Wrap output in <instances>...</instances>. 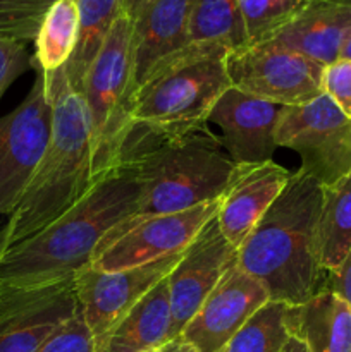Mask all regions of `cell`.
<instances>
[{
  "label": "cell",
  "mask_w": 351,
  "mask_h": 352,
  "mask_svg": "<svg viewBox=\"0 0 351 352\" xmlns=\"http://www.w3.org/2000/svg\"><path fill=\"white\" fill-rule=\"evenodd\" d=\"M140 192L134 168L120 162L64 215L0 254V285L31 287L76 277L92 265L103 237L133 215Z\"/></svg>",
  "instance_id": "obj_1"
},
{
  "label": "cell",
  "mask_w": 351,
  "mask_h": 352,
  "mask_svg": "<svg viewBox=\"0 0 351 352\" xmlns=\"http://www.w3.org/2000/svg\"><path fill=\"white\" fill-rule=\"evenodd\" d=\"M320 208L322 184L298 168L237 248V265L264 285L270 301L299 306L326 287L319 248Z\"/></svg>",
  "instance_id": "obj_2"
},
{
  "label": "cell",
  "mask_w": 351,
  "mask_h": 352,
  "mask_svg": "<svg viewBox=\"0 0 351 352\" xmlns=\"http://www.w3.org/2000/svg\"><path fill=\"white\" fill-rule=\"evenodd\" d=\"M43 78L52 105L50 141L33 181L2 226V253L55 222L102 177L93 172L85 98L72 88L65 65Z\"/></svg>",
  "instance_id": "obj_3"
},
{
  "label": "cell",
  "mask_w": 351,
  "mask_h": 352,
  "mask_svg": "<svg viewBox=\"0 0 351 352\" xmlns=\"http://www.w3.org/2000/svg\"><path fill=\"white\" fill-rule=\"evenodd\" d=\"M120 162L134 168L141 192L133 215L117 223L103 237L98 250L150 217L182 212L219 199L236 168L229 155L224 153L222 141L209 129L172 140L127 138Z\"/></svg>",
  "instance_id": "obj_4"
},
{
  "label": "cell",
  "mask_w": 351,
  "mask_h": 352,
  "mask_svg": "<svg viewBox=\"0 0 351 352\" xmlns=\"http://www.w3.org/2000/svg\"><path fill=\"white\" fill-rule=\"evenodd\" d=\"M227 48L189 43L162 58L138 86L127 138L172 140L206 129L220 96L231 88Z\"/></svg>",
  "instance_id": "obj_5"
},
{
  "label": "cell",
  "mask_w": 351,
  "mask_h": 352,
  "mask_svg": "<svg viewBox=\"0 0 351 352\" xmlns=\"http://www.w3.org/2000/svg\"><path fill=\"white\" fill-rule=\"evenodd\" d=\"M134 93L133 21L123 12L107 34L81 88L96 177L119 165L120 151L131 133Z\"/></svg>",
  "instance_id": "obj_6"
},
{
  "label": "cell",
  "mask_w": 351,
  "mask_h": 352,
  "mask_svg": "<svg viewBox=\"0 0 351 352\" xmlns=\"http://www.w3.org/2000/svg\"><path fill=\"white\" fill-rule=\"evenodd\" d=\"M275 144L296 151L299 168L322 186L351 172V120L326 93L303 105L282 107Z\"/></svg>",
  "instance_id": "obj_7"
},
{
  "label": "cell",
  "mask_w": 351,
  "mask_h": 352,
  "mask_svg": "<svg viewBox=\"0 0 351 352\" xmlns=\"http://www.w3.org/2000/svg\"><path fill=\"white\" fill-rule=\"evenodd\" d=\"M323 67L275 41L226 55V71L233 88L281 107L303 105L322 95Z\"/></svg>",
  "instance_id": "obj_8"
},
{
  "label": "cell",
  "mask_w": 351,
  "mask_h": 352,
  "mask_svg": "<svg viewBox=\"0 0 351 352\" xmlns=\"http://www.w3.org/2000/svg\"><path fill=\"white\" fill-rule=\"evenodd\" d=\"M52 133V105L43 74L17 109L0 117V217L14 212L33 181Z\"/></svg>",
  "instance_id": "obj_9"
},
{
  "label": "cell",
  "mask_w": 351,
  "mask_h": 352,
  "mask_svg": "<svg viewBox=\"0 0 351 352\" xmlns=\"http://www.w3.org/2000/svg\"><path fill=\"white\" fill-rule=\"evenodd\" d=\"M182 253L184 250L119 272H102L88 265L76 275L79 311L93 337L95 352L140 299L171 275Z\"/></svg>",
  "instance_id": "obj_10"
},
{
  "label": "cell",
  "mask_w": 351,
  "mask_h": 352,
  "mask_svg": "<svg viewBox=\"0 0 351 352\" xmlns=\"http://www.w3.org/2000/svg\"><path fill=\"white\" fill-rule=\"evenodd\" d=\"M78 311L74 277L31 287L0 285V352H36Z\"/></svg>",
  "instance_id": "obj_11"
},
{
  "label": "cell",
  "mask_w": 351,
  "mask_h": 352,
  "mask_svg": "<svg viewBox=\"0 0 351 352\" xmlns=\"http://www.w3.org/2000/svg\"><path fill=\"white\" fill-rule=\"evenodd\" d=\"M220 198L134 223L126 234L96 251L92 267L102 272L127 270L186 250L200 230L217 215Z\"/></svg>",
  "instance_id": "obj_12"
},
{
  "label": "cell",
  "mask_w": 351,
  "mask_h": 352,
  "mask_svg": "<svg viewBox=\"0 0 351 352\" xmlns=\"http://www.w3.org/2000/svg\"><path fill=\"white\" fill-rule=\"evenodd\" d=\"M236 260L237 250L224 237L215 215L186 248L167 277L172 342L179 339L182 329Z\"/></svg>",
  "instance_id": "obj_13"
},
{
  "label": "cell",
  "mask_w": 351,
  "mask_h": 352,
  "mask_svg": "<svg viewBox=\"0 0 351 352\" xmlns=\"http://www.w3.org/2000/svg\"><path fill=\"white\" fill-rule=\"evenodd\" d=\"M270 301L264 285L236 263L224 274L178 340L196 352H217Z\"/></svg>",
  "instance_id": "obj_14"
},
{
  "label": "cell",
  "mask_w": 351,
  "mask_h": 352,
  "mask_svg": "<svg viewBox=\"0 0 351 352\" xmlns=\"http://www.w3.org/2000/svg\"><path fill=\"white\" fill-rule=\"evenodd\" d=\"M282 107L246 95L231 86L209 117L222 131V146L234 164H260L272 160L275 127Z\"/></svg>",
  "instance_id": "obj_15"
},
{
  "label": "cell",
  "mask_w": 351,
  "mask_h": 352,
  "mask_svg": "<svg viewBox=\"0 0 351 352\" xmlns=\"http://www.w3.org/2000/svg\"><path fill=\"white\" fill-rule=\"evenodd\" d=\"M291 175V170L274 160L236 164L217 212L224 237L236 250L277 201Z\"/></svg>",
  "instance_id": "obj_16"
},
{
  "label": "cell",
  "mask_w": 351,
  "mask_h": 352,
  "mask_svg": "<svg viewBox=\"0 0 351 352\" xmlns=\"http://www.w3.org/2000/svg\"><path fill=\"white\" fill-rule=\"evenodd\" d=\"M350 33L351 0H308L305 9L270 41L329 65L339 58Z\"/></svg>",
  "instance_id": "obj_17"
},
{
  "label": "cell",
  "mask_w": 351,
  "mask_h": 352,
  "mask_svg": "<svg viewBox=\"0 0 351 352\" xmlns=\"http://www.w3.org/2000/svg\"><path fill=\"white\" fill-rule=\"evenodd\" d=\"M195 0H155L133 23L136 89L151 69L189 45V19Z\"/></svg>",
  "instance_id": "obj_18"
},
{
  "label": "cell",
  "mask_w": 351,
  "mask_h": 352,
  "mask_svg": "<svg viewBox=\"0 0 351 352\" xmlns=\"http://www.w3.org/2000/svg\"><path fill=\"white\" fill-rule=\"evenodd\" d=\"M291 336L308 352H351V305L329 287L299 306H289Z\"/></svg>",
  "instance_id": "obj_19"
},
{
  "label": "cell",
  "mask_w": 351,
  "mask_h": 352,
  "mask_svg": "<svg viewBox=\"0 0 351 352\" xmlns=\"http://www.w3.org/2000/svg\"><path fill=\"white\" fill-rule=\"evenodd\" d=\"M169 342L171 292L165 277L114 327L96 352H147Z\"/></svg>",
  "instance_id": "obj_20"
},
{
  "label": "cell",
  "mask_w": 351,
  "mask_h": 352,
  "mask_svg": "<svg viewBox=\"0 0 351 352\" xmlns=\"http://www.w3.org/2000/svg\"><path fill=\"white\" fill-rule=\"evenodd\" d=\"M319 248L326 274H336L351 250V172L332 184L322 186Z\"/></svg>",
  "instance_id": "obj_21"
},
{
  "label": "cell",
  "mask_w": 351,
  "mask_h": 352,
  "mask_svg": "<svg viewBox=\"0 0 351 352\" xmlns=\"http://www.w3.org/2000/svg\"><path fill=\"white\" fill-rule=\"evenodd\" d=\"M79 33L74 54L65 64L72 88L81 93L83 82L98 55L107 34L124 12V0H78Z\"/></svg>",
  "instance_id": "obj_22"
},
{
  "label": "cell",
  "mask_w": 351,
  "mask_h": 352,
  "mask_svg": "<svg viewBox=\"0 0 351 352\" xmlns=\"http://www.w3.org/2000/svg\"><path fill=\"white\" fill-rule=\"evenodd\" d=\"M79 33L78 0H55L34 38L33 67L48 74L64 67L74 54Z\"/></svg>",
  "instance_id": "obj_23"
},
{
  "label": "cell",
  "mask_w": 351,
  "mask_h": 352,
  "mask_svg": "<svg viewBox=\"0 0 351 352\" xmlns=\"http://www.w3.org/2000/svg\"><path fill=\"white\" fill-rule=\"evenodd\" d=\"M189 43H217L229 52L246 47L240 0H195Z\"/></svg>",
  "instance_id": "obj_24"
},
{
  "label": "cell",
  "mask_w": 351,
  "mask_h": 352,
  "mask_svg": "<svg viewBox=\"0 0 351 352\" xmlns=\"http://www.w3.org/2000/svg\"><path fill=\"white\" fill-rule=\"evenodd\" d=\"M289 305L268 301L217 352H281L291 337Z\"/></svg>",
  "instance_id": "obj_25"
},
{
  "label": "cell",
  "mask_w": 351,
  "mask_h": 352,
  "mask_svg": "<svg viewBox=\"0 0 351 352\" xmlns=\"http://www.w3.org/2000/svg\"><path fill=\"white\" fill-rule=\"evenodd\" d=\"M308 3V0H240L246 47L274 40Z\"/></svg>",
  "instance_id": "obj_26"
},
{
  "label": "cell",
  "mask_w": 351,
  "mask_h": 352,
  "mask_svg": "<svg viewBox=\"0 0 351 352\" xmlns=\"http://www.w3.org/2000/svg\"><path fill=\"white\" fill-rule=\"evenodd\" d=\"M55 0H0V38L30 43Z\"/></svg>",
  "instance_id": "obj_27"
},
{
  "label": "cell",
  "mask_w": 351,
  "mask_h": 352,
  "mask_svg": "<svg viewBox=\"0 0 351 352\" xmlns=\"http://www.w3.org/2000/svg\"><path fill=\"white\" fill-rule=\"evenodd\" d=\"M36 352H95L93 337L81 311L62 325Z\"/></svg>",
  "instance_id": "obj_28"
},
{
  "label": "cell",
  "mask_w": 351,
  "mask_h": 352,
  "mask_svg": "<svg viewBox=\"0 0 351 352\" xmlns=\"http://www.w3.org/2000/svg\"><path fill=\"white\" fill-rule=\"evenodd\" d=\"M322 89L351 120V62L336 60L323 67Z\"/></svg>",
  "instance_id": "obj_29"
},
{
  "label": "cell",
  "mask_w": 351,
  "mask_h": 352,
  "mask_svg": "<svg viewBox=\"0 0 351 352\" xmlns=\"http://www.w3.org/2000/svg\"><path fill=\"white\" fill-rule=\"evenodd\" d=\"M33 67V57L28 54V45L0 38V98L6 89Z\"/></svg>",
  "instance_id": "obj_30"
},
{
  "label": "cell",
  "mask_w": 351,
  "mask_h": 352,
  "mask_svg": "<svg viewBox=\"0 0 351 352\" xmlns=\"http://www.w3.org/2000/svg\"><path fill=\"white\" fill-rule=\"evenodd\" d=\"M326 287L332 289L336 294H339L344 301L351 305V250L348 256L344 258L339 270L332 275H327Z\"/></svg>",
  "instance_id": "obj_31"
},
{
  "label": "cell",
  "mask_w": 351,
  "mask_h": 352,
  "mask_svg": "<svg viewBox=\"0 0 351 352\" xmlns=\"http://www.w3.org/2000/svg\"><path fill=\"white\" fill-rule=\"evenodd\" d=\"M155 0H124V12L131 17V21H136Z\"/></svg>",
  "instance_id": "obj_32"
},
{
  "label": "cell",
  "mask_w": 351,
  "mask_h": 352,
  "mask_svg": "<svg viewBox=\"0 0 351 352\" xmlns=\"http://www.w3.org/2000/svg\"><path fill=\"white\" fill-rule=\"evenodd\" d=\"M281 352H308V349H306V346L303 340H299L298 337L291 336L288 339V342H286V346L282 347Z\"/></svg>",
  "instance_id": "obj_33"
},
{
  "label": "cell",
  "mask_w": 351,
  "mask_h": 352,
  "mask_svg": "<svg viewBox=\"0 0 351 352\" xmlns=\"http://www.w3.org/2000/svg\"><path fill=\"white\" fill-rule=\"evenodd\" d=\"M337 60H350L351 62V33L348 34V38L344 40L343 47H341L339 58Z\"/></svg>",
  "instance_id": "obj_34"
},
{
  "label": "cell",
  "mask_w": 351,
  "mask_h": 352,
  "mask_svg": "<svg viewBox=\"0 0 351 352\" xmlns=\"http://www.w3.org/2000/svg\"><path fill=\"white\" fill-rule=\"evenodd\" d=\"M178 344H179V340H176V342H169V344H165V346L157 347V349H151L147 352H174L176 347H178Z\"/></svg>",
  "instance_id": "obj_35"
},
{
  "label": "cell",
  "mask_w": 351,
  "mask_h": 352,
  "mask_svg": "<svg viewBox=\"0 0 351 352\" xmlns=\"http://www.w3.org/2000/svg\"><path fill=\"white\" fill-rule=\"evenodd\" d=\"M174 352H196V351L193 349L191 346H188V344H184V342H181V340H179L178 347H176Z\"/></svg>",
  "instance_id": "obj_36"
},
{
  "label": "cell",
  "mask_w": 351,
  "mask_h": 352,
  "mask_svg": "<svg viewBox=\"0 0 351 352\" xmlns=\"http://www.w3.org/2000/svg\"><path fill=\"white\" fill-rule=\"evenodd\" d=\"M0 254H2V226H0Z\"/></svg>",
  "instance_id": "obj_37"
}]
</instances>
